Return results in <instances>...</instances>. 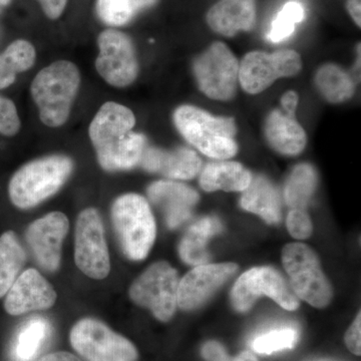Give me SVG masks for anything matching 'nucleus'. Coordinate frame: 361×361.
I'll return each instance as SVG.
<instances>
[{"mask_svg":"<svg viewBox=\"0 0 361 361\" xmlns=\"http://www.w3.org/2000/svg\"><path fill=\"white\" fill-rule=\"evenodd\" d=\"M195 78L204 94L215 101H229L239 82V63L229 47L215 42L195 59Z\"/></svg>","mask_w":361,"mask_h":361,"instance_id":"1a4fd4ad","label":"nucleus"},{"mask_svg":"<svg viewBox=\"0 0 361 361\" xmlns=\"http://www.w3.org/2000/svg\"><path fill=\"white\" fill-rule=\"evenodd\" d=\"M99 56L96 68L99 75L116 87H129L139 75V61L132 39L125 33L106 30L97 39Z\"/></svg>","mask_w":361,"mask_h":361,"instance_id":"f8f14e48","label":"nucleus"},{"mask_svg":"<svg viewBox=\"0 0 361 361\" xmlns=\"http://www.w3.org/2000/svg\"><path fill=\"white\" fill-rule=\"evenodd\" d=\"M70 222L65 214L52 212L35 220L26 230V241L37 264L47 272H56L61 261V248Z\"/></svg>","mask_w":361,"mask_h":361,"instance_id":"4468645a","label":"nucleus"},{"mask_svg":"<svg viewBox=\"0 0 361 361\" xmlns=\"http://www.w3.org/2000/svg\"><path fill=\"white\" fill-rule=\"evenodd\" d=\"M298 101V94L293 90H289L286 94H284L281 99V104L285 113L288 114V115H295Z\"/></svg>","mask_w":361,"mask_h":361,"instance_id":"e433bc0d","label":"nucleus"},{"mask_svg":"<svg viewBox=\"0 0 361 361\" xmlns=\"http://www.w3.org/2000/svg\"><path fill=\"white\" fill-rule=\"evenodd\" d=\"M287 229L295 239L308 238L312 233V223L304 209H293L287 217Z\"/></svg>","mask_w":361,"mask_h":361,"instance_id":"473e14b6","label":"nucleus"},{"mask_svg":"<svg viewBox=\"0 0 361 361\" xmlns=\"http://www.w3.org/2000/svg\"><path fill=\"white\" fill-rule=\"evenodd\" d=\"M238 270L234 263L196 266L178 287V306L183 310L200 307Z\"/></svg>","mask_w":361,"mask_h":361,"instance_id":"2eb2a0df","label":"nucleus"},{"mask_svg":"<svg viewBox=\"0 0 361 361\" xmlns=\"http://www.w3.org/2000/svg\"><path fill=\"white\" fill-rule=\"evenodd\" d=\"M37 361H80V360L66 351H58V353H52L42 356Z\"/></svg>","mask_w":361,"mask_h":361,"instance_id":"4c0bfd02","label":"nucleus"},{"mask_svg":"<svg viewBox=\"0 0 361 361\" xmlns=\"http://www.w3.org/2000/svg\"><path fill=\"white\" fill-rule=\"evenodd\" d=\"M158 0H97V13L104 25L123 26Z\"/></svg>","mask_w":361,"mask_h":361,"instance_id":"c85d7f7f","label":"nucleus"},{"mask_svg":"<svg viewBox=\"0 0 361 361\" xmlns=\"http://www.w3.org/2000/svg\"><path fill=\"white\" fill-rule=\"evenodd\" d=\"M21 127L18 109L11 99L0 96V134L13 137Z\"/></svg>","mask_w":361,"mask_h":361,"instance_id":"2f4dec72","label":"nucleus"},{"mask_svg":"<svg viewBox=\"0 0 361 361\" xmlns=\"http://www.w3.org/2000/svg\"><path fill=\"white\" fill-rule=\"evenodd\" d=\"M255 18V0H220L207 14V23L214 32L228 37L250 30Z\"/></svg>","mask_w":361,"mask_h":361,"instance_id":"6ab92c4d","label":"nucleus"},{"mask_svg":"<svg viewBox=\"0 0 361 361\" xmlns=\"http://www.w3.org/2000/svg\"><path fill=\"white\" fill-rule=\"evenodd\" d=\"M262 295L270 297L287 310L299 307L298 298L284 278L271 267L252 268L239 277L231 292L233 306L237 311L245 312Z\"/></svg>","mask_w":361,"mask_h":361,"instance_id":"ddd939ff","label":"nucleus"},{"mask_svg":"<svg viewBox=\"0 0 361 361\" xmlns=\"http://www.w3.org/2000/svg\"><path fill=\"white\" fill-rule=\"evenodd\" d=\"M37 52L27 40L18 39L0 54V90L11 87L16 75L30 70L35 65Z\"/></svg>","mask_w":361,"mask_h":361,"instance_id":"393cba45","label":"nucleus"},{"mask_svg":"<svg viewBox=\"0 0 361 361\" xmlns=\"http://www.w3.org/2000/svg\"><path fill=\"white\" fill-rule=\"evenodd\" d=\"M139 166L147 172L157 173L169 179L190 180L200 172L202 161L196 152L187 147L169 151L147 146Z\"/></svg>","mask_w":361,"mask_h":361,"instance_id":"f3484780","label":"nucleus"},{"mask_svg":"<svg viewBox=\"0 0 361 361\" xmlns=\"http://www.w3.org/2000/svg\"><path fill=\"white\" fill-rule=\"evenodd\" d=\"M361 315H357L355 318V322L353 323L348 332L345 334V343L346 346L351 353H355V355H360L361 346H360V332H361Z\"/></svg>","mask_w":361,"mask_h":361,"instance_id":"72a5a7b5","label":"nucleus"},{"mask_svg":"<svg viewBox=\"0 0 361 361\" xmlns=\"http://www.w3.org/2000/svg\"><path fill=\"white\" fill-rule=\"evenodd\" d=\"M265 137L271 148L286 156H296L307 144L305 130L294 116L280 110L271 111L266 118Z\"/></svg>","mask_w":361,"mask_h":361,"instance_id":"aec40b11","label":"nucleus"},{"mask_svg":"<svg viewBox=\"0 0 361 361\" xmlns=\"http://www.w3.org/2000/svg\"><path fill=\"white\" fill-rule=\"evenodd\" d=\"M348 13L351 18L355 21L356 25L360 26L361 21V6L360 0H348Z\"/></svg>","mask_w":361,"mask_h":361,"instance_id":"58836bf2","label":"nucleus"},{"mask_svg":"<svg viewBox=\"0 0 361 361\" xmlns=\"http://www.w3.org/2000/svg\"><path fill=\"white\" fill-rule=\"evenodd\" d=\"M222 230L217 217H205L189 228L179 246L180 259L189 265L206 264L210 260L207 250L209 239Z\"/></svg>","mask_w":361,"mask_h":361,"instance_id":"5701e85b","label":"nucleus"},{"mask_svg":"<svg viewBox=\"0 0 361 361\" xmlns=\"http://www.w3.org/2000/svg\"><path fill=\"white\" fill-rule=\"evenodd\" d=\"M301 68L302 61L295 51H252L239 63V82L248 94H257L279 78L294 77Z\"/></svg>","mask_w":361,"mask_h":361,"instance_id":"9b49d317","label":"nucleus"},{"mask_svg":"<svg viewBox=\"0 0 361 361\" xmlns=\"http://www.w3.org/2000/svg\"><path fill=\"white\" fill-rule=\"evenodd\" d=\"M135 116L123 104L104 103L89 128L97 161L106 172L132 170L140 165L148 146L144 135L135 133Z\"/></svg>","mask_w":361,"mask_h":361,"instance_id":"f257e3e1","label":"nucleus"},{"mask_svg":"<svg viewBox=\"0 0 361 361\" xmlns=\"http://www.w3.org/2000/svg\"><path fill=\"white\" fill-rule=\"evenodd\" d=\"M47 18L56 20L65 11L68 0H39Z\"/></svg>","mask_w":361,"mask_h":361,"instance_id":"c9c22d12","label":"nucleus"},{"mask_svg":"<svg viewBox=\"0 0 361 361\" xmlns=\"http://www.w3.org/2000/svg\"><path fill=\"white\" fill-rule=\"evenodd\" d=\"M80 85V70L71 61H56L37 73L30 92L45 126L59 128L68 122Z\"/></svg>","mask_w":361,"mask_h":361,"instance_id":"f03ea898","label":"nucleus"},{"mask_svg":"<svg viewBox=\"0 0 361 361\" xmlns=\"http://www.w3.org/2000/svg\"><path fill=\"white\" fill-rule=\"evenodd\" d=\"M315 84L320 94L331 104L344 103L355 92V84L350 75L334 63L322 66L317 71Z\"/></svg>","mask_w":361,"mask_h":361,"instance_id":"a878e982","label":"nucleus"},{"mask_svg":"<svg viewBox=\"0 0 361 361\" xmlns=\"http://www.w3.org/2000/svg\"><path fill=\"white\" fill-rule=\"evenodd\" d=\"M282 262L290 278L294 294L310 305L324 308L332 299V287L325 277L315 252L302 243L285 246Z\"/></svg>","mask_w":361,"mask_h":361,"instance_id":"423d86ee","label":"nucleus"},{"mask_svg":"<svg viewBox=\"0 0 361 361\" xmlns=\"http://www.w3.org/2000/svg\"><path fill=\"white\" fill-rule=\"evenodd\" d=\"M148 197L163 211L170 229L179 227L189 219L192 209L198 203L199 195L191 187L172 180H158L148 188Z\"/></svg>","mask_w":361,"mask_h":361,"instance_id":"a211bd4d","label":"nucleus"},{"mask_svg":"<svg viewBox=\"0 0 361 361\" xmlns=\"http://www.w3.org/2000/svg\"><path fill=\"white\" fill-rule=\"evenodd\" d=\"M202 355L207 361H233L219 342L209 341L202 348Z\"/></svg>","mask_w":361,"mask_h":361,"instance_id":"f704fd0d","label":"nucleus"},{"mask_svg":"<svg viewBox=\"0 0 361 361\" xmlns=\"http://www.w3.org/2000/svg\"><path fill=\"white\" fill-rule=\"evenodd\" d=\"M111 216L123 254L133 261L144 260L156 239L155 218L148 201L141 195H122L114 202Z\"/></svg>","mask_w":361,"mask_h":361,"instance_id":"39448f33","label":"nucleus"},{"mask_svg":"<svg viewBox=\"0 0 361 361\" xmlns=\"http://www.w3.org/2000/svg\"><path fill=\"white\" fill-rule=\"evenodd\" d=\"M51 323L44 317H32L21 327L14 344V356L18 361H33L49 338Z\"/></svg>","mask_w":361,"mask_h":361,"instance_id":"bb28decb","label":"nucleus"},{"mask_svg":"<svg viewBox=\"0 0 361 361\" xmlns=\"http://www.w3.org/2000/svg\"><path fill=\"white\" fill-rule=\"evenodd\" d=\"M251 180V173L237 161H212L202 171L200 186L207 192H242Z\"/></svg>","mask_w":361,"mask_h":361,"instance_id":"412c9836","label":"nucleus"},{"mask_svg":"<svg viewBox=\"0 0 361 361\" xmlns=\"http://www.w3.org/2000/svg\"><path fill=\"white\" fill-rule=\"evenodd\" d=\"M317 187V174L310 164H300L292 171L286 185L284 197L292 209H305Z\"/></svg>","mask_w":361,"mask_h":361,"instance_id":"cd10ccee","label":"nucleus"},{"mask_svg":"<svg viewBox=\"0 0 361 361\" xmlns=\"http://www.w3.org/2000/svg\"><path fill=\"white\" fill-rule=\"evenodd\" d=\"M177 130L202 154L216 160H226L238 152L234 118L215 116L208 111L183 104L173 115Z\"/></svg>","mask_w":361,"mask_h":361,"instance_id":"7ed1b4c3","label":"nucleus"},{"mask_svg":"<svg viewBox=\"0 0 361 361\" xmlns=\"http://www.w3.org/2000/svg\"><path fill=\"white\" fill-rule=\"evenodd\" d=\"M242 195L241 206L249 212L257 214L269 224L281 219V203L276 188L262 176L252 178Z\"/></svg>","mask_w":361,"mask_h":361,"instance_id":"4be33fe9","label":"nucleus"},{"mask_svg":"<svg viewBox=\"0 0 361 361\" xmlns=\"http://www.w3.org/2000/svg\"><path fill=\"white\" fill-rule=\"evenodd\" d=\"M233 361H258V360L253 353H249V351H243Z\"/></svg>","mask_w":361,"mask_h":361,"instance_id":"ea45409f","label":"nucleus"},{"mask_svg":"<svg viewBox=\"0 0 361 361\" xmlns=\"http://www.w3.org/2000/svg\"><path fill=\"white\" fill-rule=\"evenodd\" d=\"M178 272L168 262L155 263L137 278L130 288L137 305L148 308L157 319L167 322L178 306Z\"/></svg>","mask_w":361,"mask_h":361,"instance_id":"6e6552de","label":"nucleus"},{"mask_svg":"<svg viewBox=\"0 0 361 361\" xmlns=\"http://www.w3.org/2000/svg\"><path fill=\"white\" fill-rule=\"evenodd\" d=\"M304 16V7L300 2H287L271 23L268 39L275 44L288 39L295 30L297 23L303 20Z\"/></svg>","mask_w":361,"mask_h":361,"instance_id":"c756f323","label":"nucleus"},{"mask_svg":"<svg viewBox=\"0 0 361 361\" xmlns=\"http://www.w3.org/2000/svg\"><path fill=\"white\" fill-rule=\"evenodd\" d=\"M75 261L78 269L92 279H104L110 273V254L104 238V222L97 209H85L78 215Z\"/></svg>","mask_w":361,"mask_h":361,"instance_id":"9d476101","label":"nucleus"},{"mask_svg":"<svg viewBox=\"0 0 361 361\" xmlns=\"http://www.w3.org/2000/svg\"><path fill=\"white\" fill-rule=\"evenodd\" d=\"M73 161L65 155L37 159L23 166L8 185L9 198L20 209H30L58 193L73 173Z\"/></svg>","mask_w":361,"mask_h":361,"instance_id":"20e7f679","label":"nucleus"},{"mask_svg":"<svg viewBox=\"0 0 361 361\" xmlns=\"http://www.w3.org/2000/svg\"><path fill=\"white\" fill-rule=\"evenodd\" d=\"M71 346L85 361H137L134 344L94 318L75 323L70 334Z\"/></svg>","mask_w":361,"mask_h":361,"instance_id":"0eeeda50","label":"nucleus"},{"mask_svg":"<svg viewBox=\"0 0 361 361\" xmlns=\"http://www.w3.org/2000/svg\"><path fill=\"white\" fill-rule=\"evenodd\" d=\"M297 332L293 329L271 330L254 339L252 348L259 355H272L276 351L292 348L297 341Z\"/></svg>","mask_w":361,"mask_h":361,"instance_id":"7c9ffc66","label":"nucleus"},{"mask_svg":"<svg viewBox=\"0 0 361 361\" xmlns=\"http://www.w3.org/2000/svg\"><path fill=\"white\" fill-rule=\"evenodd\" d=\"M13 0H0V11H1L4 7L8 6Z\"/></svg>","mask_w":361,"mask_h":361,"instance_id":"a19ab883","label":"nucleus"},{"mask_svg":"<svg viewBox=\"0 0 361 361\" xmlns=\"http://www.w3.org/2000/svg\"><path fill=\"white\" fill-rule=\"evenodd\" d=\"M25 249L13 231L0 237V298L6 295L25 264Z\"/></svg>","mask_w":361,"mask_h":361,"instance_id":"b1692460","label":"nucleus"},{"mask_svg":"<svg viewBox=\"0 0 361 361\" xmlns=\"http://www.w3.org/2000/svg\"><path fill=\"white\" fill-rule=\"evenodd\" d=\"M52 285L35 268L21 273L6 293L4 308L8 314L18 316L32 311L47 310L56 303Z\"/></svg>","mask_w":361,"mask_h":361,"instance_id":"dca6fc26","label":"nucleus"}]
</instances>
